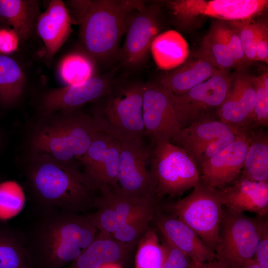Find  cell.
<instances>
[{
  "label": "cell",
  "mask_w": 268,
  "mask_h": 268,
  "mask_svg": "<svg viewBox=\"0 0 268 268\" xmlns=\"http://www.w3.org/2000/svg\"><path fill=\"white\" fill-rule=\"evenodd\" d=\"M255 259L263 268H268V221L266 217L262 224Z\"/></svg>",
  "instance_id": "obj_39"
},
{
  "label": "cell",
  "mask_w": 268,
  "mask_h": 268,
  "mask_svg": "<svg viewBox=\"0 0 268 268\" xmlns=\"http://www.w3.org/2000/svg\"><path fill=\"white\" fill-rule=\"evenodd\" d=\"M96 61L81 50L66 55L58 66V73L67 85L83 82L98 75Z\"/></svg>",
  "instance_id": "obj_28"
},
{
  "label": "cell",
  "mask_w": 268,
  "mask_h": 268,
  "mask_svg": "<svg viewBox=\"0 0 268 268\" xmlns=\"http://www.w3.org/2000/svg\"><path fill=\"white\" fill-rule=\"evenodd\" d=\"M21 235L33 268H64L79 257L99 233L86 214L35 210Z\"/></svg>",
  "instance_id": "obj_1"
},
{
  "label": "cell",
  "mask_w": 268,
  "mask_h": 268,
  "mask_svg": "<svg viewBox=\"0 0 268 268\" xmlns=\"http://www.w3.org/2000/svg\"><path fill=\"white\" fill-rule=\"evenodd\" d=\"M151 171L156 184V194L181 196L201 180L197 165L182 148L170 141L154 142Z\"/></svg>",
  "instance_id": "obj_8"
},
{
  "label": "cell",
  "mask_w": 268,
  "mask_h": 268,
  "mask_svg": "<svg viewBox=\"0 0 268 268\" xmlns=\"http://www.w3.org/2000/svg\"><path fill=\"white\" fill-rule=\"evenodd\" d=\"M164 249L155 227H149L137 244L135 268H161Z\"/></svg>",
  "instance_id": "obj_31"
},
{
  "label": "cell",
  "mask_w": 268,
  "mask_h": 268,
  "mask_svg": "<svg viewBox=\"0 0 268 268\" xmlns=\"http://www.w3.org/2000/svg\"><path fill=\"white\" fill-rule=\"evenodd\" d=\"M0 268H33L21 233L0 231Z\"/></svg>",
  "instance_id": "obj_29"
},
{
  "label": "cell",
  "mask_w": 268,
  "mask_h": 268,
  "mask_svg": "<svg viewBox=\"0 0 268 268\" xmlns=\"http://www.w3.org/2000/svg\"><path fill=\"white\" fill-rule=\"evenodd\" d=\"M144 4L137 0H87L77 19L81 50L96 62L118 56L130 16Z\"/></svg>",
  "instance_id": "obj_3"
},
{
  "label": "cell",
  "mask_w": 268,
  "mask_h": 268,
  "mask_svg": "<svg viewBox=\"0 0 268 268\" xmlns=\"http://www.w3.org/2000/svg\"><path fill=\"white\" fill-rule=\"evenodd\" d=\"M35 153L26 173L35 210L81 213L93 206L96 190L75 163Z\"/></svg>",
  "instance_id": "obj_2"
},
{
  "label": "cell",
  "mask_w": 268,
  "mask_h": 268,
  "mask_svg": "<svg viewBox=\"0 0 268 268\" xmlns=\"http://www.w3.org/2000/svg\"><path fill=\"white\" fill-rule=\"evenodd\" d=\"M159 6L145 4L129 18L126 37L118 56L123 66L137 67L147 59L152 42L159 34Z\"/></svg>",
  "instance_id": "obj_12"
},
{
  "label": "cell",
  "mask_w": 268,
  "mask_h": 268,
  "mask_svg": "<svg viewBox=\"0 0 268 268\" xmlns=\"http://www.w3.org/2000/svg\"><path fill=\"white\" fill-rule=\"evenodd\" d=\"M242 129L221 121L201 119L182 128L173 140L184 149L197 165L205 148L219 137Z\"/></svg>",
  "instance_id": "obj_20"
},
{
  "label": "cell",
  "mask_w": 268,
  "mask_h": 268,
  "mask_svg": "<svg viewBox=\"0 0 268 268\" xmlns=\"http://www.w3.org/2000/svg\"><path fill=\"white\" fill-rule=\"evenodd\" d=\"M121 147V142L113 137L103 159L88 177L96 190L103 186L117 188Z\"/></svg>",
  "instance_id": "obj_30"
},
{
  "label": "cell",
  "mask_w": 268,
  "mask_h": 268,
  "mask_svg": "<svg viewBox=\"0 0 268 268\" xmlns=\"http://www.w3.org/2000/svg\"><path fill=\"white\" fill-rule=\"evenodd\" d=\"M256 61L268 62V29L267 25L258 22L255 45Z\"/></svg>",
  "instance_id": "obj_40"
},
{
  "label": "cell",
  "mask_w": 268,
  "mask_h": 268,
  "mask_svg": "<svg viewBox=\"0 0 268 268\" xmlns=\"http://www.w3.org/2000/svg\"><path fill=\"white\" fill-rule=\"evenodd\" d=\"M167 5L182 22L200 15L237 21L251 20L267 8L268 0H175L169 1Z\"/></svg>",
  "instance_id": "obj_11"
},
{
  "label": "cell",
  "mask_w": 268,
  "mask_h": 268,
  "mask_svg": "<svg viewBox=\"0 0 268 268\" xmlns=\"http://www.w3.org/2000/svg\"><path fill=\"white\" fill-rule=\"evenodd\" d=\"M143 120L154 142L173 140L182 128L169 92L155 81L143 85Z\"/></svg>",
  "instance_id": "obj_13"
},
{
  "label": "cell",
  "mask_w": 268,
  "mask_h": 268,
  "mask_svg": "<svg viewBox=\"0 0 268 268\" xmlns=\"http://www.w3.org/2000/svg\"><path fill=\"white\" fill-rule=\"evenodd\" d=\"M232 78L228 70H220L184 94L169 92L182 128L201 119L210 110L218 109L227 96Z\"/></svg>",
  "instance_id": "obj_10"
},
{
  "label": "cell",
  "mask_w": 268,
  "mask_h": 268,
  "mask_svg": "<svg viewBox=\"0 0 268 268\" xmlns=\"http://www.w3.org/2000/svg\"><path fill=\"white\" fill-rule=\"evenodd\" d=\"M151 222L161 237L186 254L195 267H200L216 259L215 252L191 228L177 218L161 210Z\"/></svg>",
  "instance_id": "obj_16"
},
{
  "label": "cell",
  "mask_w": 268,
  "mask_h": 268,
  "mask_svg": "<svg viewBox=\"0 0 268 268\" xmlns=\"http://www.w3.org/2000/svg\"><path fill=\"white\" fill-rule=\"evenodd\" d=\"M71 18L61 0H51L41 13L36 25V34L43 41L45 58L51 62L67 41L71 32Z\"/></svg>",
  "instance_id": "obj_19"
},
{
  "label": "cell",
  "mask_w": 268,
  "mask_h": 268,
  "mask_svg": "<svg viewBox=\"0 0 268 268\" xmlns=\"http://www.w3.org/2000/svg\"><path fill=\"white\" fill-rule=\"evenodd\" d=\"M253 138L246 131L234 141L200 165L201 180L215 189L234 182L242 172Z\"/></svg>",
  "instance_id": "obj_15"
},
{
  "label": "cell",
  "mask_w": 268,
  "mask_h": 268,
  "mask_svg": "<svg viewBox=\"0 0 268 268\" xmlns=\"http://www.w3.org/2000/svg\"><path fill=\"white\" fill-rule=\"evenodd\" d=\"M234 182L231 187L219 190L223 207L235 212L268 216V182L251 181L241 177Z\"/></svg>",
  "instance_id": "obj_18"
},
{
  "label": "cell",
  "mask_w": 268,
  "mask_h": 268,
  "mask_svg": "<svg viewBox=\"0 0 268 268\" xmlns=\"http://www.w3.org/2000/svg\"><path fill=\"white\" fill-rule=\"evenodd\" d=\"M16 34L11 29L0 28V53L9 55L17 51L20 44Z\"/></svg>",
  "instance_id": "obj_41"
},
{
  "label": "cell",
  "mask_w": 268,
  "mask_h": 268,
  "mask_svg": "<svg viewBox=\"0 0 268 268\" xmlns=\"http://www.w3.org/2000/svg\"><path fill=\"white\" fill-rule=\"evenodd\" d=\"M223 207L219 191L201 181L185 198L162 204L161 210L188 226L215 252Z\"/></svg>",
  "instance_id": "obj_6"
},
{
  "label": "cell",
  "mask_w": 268,
  "mask_h": 268,
  "mask_svg": "<svg viewBox=\"0 0 268 268\" xmlns=\"http://www.w3.org/2000/svg\"><path fill=\"white\" fill-rule=\"evenodd\" d=\"M151 155L142 138L121 142L117 188L114 190L126 196L159 198L153 175L147 168Z\"/></svg>",
  "instance_id": "obj_9"
},
{
  "label": "cell",
  "mask_w": 268,
  "mask_h": 268,
  "mask_svg": "<svg viewBox=\"0 0 268 268\" xmlns=\"http://www.w3.org/2000/svg\"><path fill=\"white\" fill-rule=\"evenodd\" d=\"M239 268H263L257 262L256 260L253 258L245 262Z\"/></svg>",
  "instance_id": "obj_43"
},
{
  "label": "cell",
  "mask_w": 268,
  "mask_h": 268,
  "mask_svg": "<svg viewBox=\"0 0 268 268\" xmlns=\"http://www.w3.org/2000/svg\"><path fill=\"white\" fill-rule=\"evenodd\" d=\"M199 268H226L216 259L203 264Z\"/></svg>",
  "instance_id": "obj_42"
},
{
  "label": "cell",
  "mask_w": 268,
  "mask_h": 268,
  "mask_svg": "<svg viewBox=\"0 0 268 268\" xmlns=\"http://www.w3.org/2000/svg\"><path fill=\"white\" fill-rule=\"evenodd\" d=\"M255 91L254 121L256 126L268 125V88L263 84L262 76L253 77Z\"/></svg>",
  "instance_id": "obj_37"
},
{
  "label": "cell",
  "mask_w": 268,
  "mask_h": 268,
  "mask_svg": "<svg viewBox=\"0 0 268 268\" xmlns=\"http://www.w3.org/2000/svg\"><path fill=\"white\" fill-rule=\"evenodd\" d=\"M162 238V237H161ZM164 259L161 268H191L192 260L181 250L162 238Z\"/></svg>",
  "instance_id": "obj_38"
},
{
  "label": "cell",
  "mask_w": 268,
  "mask_h": 268,
  "mask_svg": "<svg viewBox=\"0 0 268 268\" xmlns=\"http://www.w3.org/2000/svg\"><path fill=\"white\" fill-rule=\"evenodd\" d=\"M238 30L242 50L248 62L256 61L255 45L258 29V22L250 20L231 21Z\"/></svg>",
  "instance_id": "obj_36"
},
{
  "label": "cell",
  "mask_w": 268,
  "mask_h": 268,
  "mask_svg": "<svg viewBox=\"0 0 268 268\" xmlns=\"http://www.w3.org/2000/svg\"><path fill=\"white\" fill-rule=\"evenodd\" d=\"M191 268H197V267L194 266L193 265V266L191 267Z\"/></svg>",
  "instance_id": "obj_45"
},
{
  "label": "cell",
  "mask_w": 268,
  "mask_h": 268,
  "mask_svg": "<svg viewBox=\"0 0 268 268\" xmlns=\"http://www.w3.org/2000/svg\"><path fill=\"white\" fill-rule=\"evenodd\" d=\"M26 78L20 64L9 55L0 53V104L13 105L21 98Z\"/></svg>",
  "instance_id": "obj_26"
},
{
  "label": "cell",
  "mask_w": 268,
  "mask_h": 268,
  "mask_svg": "<svg viewBox=\"0 0 268 268\" xmlns=\"http://www.w3.org/2000/svg\"><path fill=\"white\" fill-rule=\"evenodd\" d=\"M49 119L34 132L31 145L37 153L58 160L75 163L85 153L100 132L93 117L76 110L62 111Z\"/></svg>",
  "instance_id": "obj_4"
},
{
  "label": "cell",
  "mask_w": 268,
  "mask_h": 268,
  "mask_svg": "<svg viewBox=\"0 0 268 268\" xmlns=\"http://www.w3.org/2000/svg\"><path fill=\"white\" fill-rule=\"evenodd\" d=\"M143 85L134 83L112 91L92 115L100 132L123 142L142 138Z\"/></svg>",
  "instance_id": "obj_5"
},
{
  "label": "cell",
  "mask_w": 268,
  "mask_h": 268,
  "mask_svg": "<svg viewBox=\"0 0 268 268\" xmlns=\"http://www.w3.org/2000/svg\"><path fill=\"white\" fill-rule=\"evenodd\" d=\"M267 217L253 218L223 207L216 259L226 268H239L254 258L263 222Z\"/></svg>",
  "instance_id": "obj_7"
},
{
  "label": "cell",
  "mask_w": 268,
  "mask_h": 268,
  "mask_svg": "<svg viewBox=\"0 0 268 268\" xmlns=\"http://www.w3.org/2000/svg\"><path fill=\"white\" fill-rule=\"evenodd\" d=\"M130 251L111 235L99 232L86 249L65 268H99L111 263L122 266Z\"/></svg>",
  "instance_id": "obj_23"
},
{
  "label": "cell",
  "mask_w": 268,
  "mask_h": 268,
  "mask_svg": "<svg viewBox=\"0 0 268 268\" xmlns=\"http://www.w3.org/2000/svg\"><path fill=\"white\" fill-rule=\"evenodd\" d=\"M241 177L254 182L268 180V140L262 132L253 134L246 154Z\"/></svg>",
  "instance_id": "obj_27"
},
{
  "label": "cell",
  "mask_w": 268,
  "mask_h": 268,
  "mask_svg": "<svg viewBox=\"0 0 268 268\" xmlns=\"http://www.w3.org/2000/svg\"><path fill=\"white\" fill-rule=\"evenodd\" d=\"M252 78L242 69L233 74L227 96L217 109L220 121L246 129L254 123L255 91Z\"/></svg>",
  "instance_id": "obj_17"
},
{
  "label": "cell",
  "mask_w": 268,
  "mask_h": 268,
  "mask_svg": "<svg viewBox=\"0 0 268 268\" xmlns=\"http://www.w3.org/2000/svg\"><path fill=\"white\" fill-rule=\"evenodd\" d=\"M220 70L206 60L199 57L161 75L155 81L161 87L178 95L184 94Z\"/></svg>",
  "instance_id": "obj_21"
},
{
  "label": "cell",
  "mask_w": 268,
  "mask_h": 268,
  "mask_svg": "<svg viewBox=\"0 0 268 268\" xmlns=\"http://www.w3.org/2000/svg\"><path fill=\"white\" fill-rule=\"evenodd\" d=\"M160 211H148L134 215L123 222L111 235L131 251L137 245L154 216Z\"/></svg>",
  "instance_id": "obj_32"
},
{
  "label": "cell",
  "mask_w": 268,
  "mask_h": 268,
  "mask_svg": "<svg viewBox=\"0 0 268 268\" xmlns=\"http://www.w3.org/2000/svg\"><path fill=\"white\" fill-rule=\"evenodd\" d=\"M99 268H123L122 266L117 264H107L103 265Z\"/></svg>",
  "instance_id": "obj_44"
},
{
  "label": "cell",
  "mask_w": 268,
  "mask_h": 268,
  "mask_svg": "<svg viewBox=\"0 0 268 268\" xmlns=\"http://www.w3.org/2000/svg\"><path fill=\"white\" fill-rule=\"evenodd\" d=\"M38 1L0 0V23L2 27L12 30L20 43L36 34V25L41 14Z\"/></svg>",
  "instance_id": "obj_22"
},
{
  "label": "cell",
  "mask_w": 268,
  "mask_h": 268,
  "mask_svg": "<svg viewBox=\"0 0 268 268\" xmlns=\"http://www.w3.org/2000/svg\"><path fill=\"white\" fill-rule=\"evenodd\" d=\"M150 51L157 67L165 70L183 64L189 53L187 41L179 33L173 30L159 34L152 42Z\"/></svg>",
  "instance_id": "obj_24"
},
{
  "label": "cell",
  "mask_w": 268,
  "mask_h": 268,
  "mask_svg": "<svg viewBox=\"0 0 268 268\" xmlns=\"http://www.w3.org/2000/svg\"><path fill=\"white\" fill-rule=\"evenodd\" d=\"M199 56L220 70L237 67L228 48L211 30L204 37Z\"/></svg>",
  "instance_id": "obj_33"
},
{
  "label": "cell",
  "mask_w": 268,
  "mask_h": 268,
  "mask_svg": "<svg viewBox=\"0 0 268 268\" xmlns=\"http://www.w3.org/2000/svg\"><path fill=\"white\" fill-rule=\"evenodd\" d=\"M114 86L110 75L106 74L97 75L79 84L53 89L43 96L40 110L45 116L76 110L87 102L105 97Z\"/></svg>",
  "instance_id": "obj_14"
},
{
  "label": "cell",
  "mask_w": 268,
  "mask_h": 268,
  "mask_svg": "<svg viewBox=\"0 0 268 268\" xmlns=\"http://www.w3.org/2000/svg\"><path fill=\"white\" fill-rule=\"evenodd\" d=\"M100 195L94 201L113 209L124 222L129 218L146 211L161 210L160 198L124 195L107 186L101 187Z\"/></svg>",
  "instance_id": "obj_25"
},
{
  "label": "cell",
  "mask_w": 268,
  "mask_h": 268,
  "mask_svg": "<svg viewBox=\"0 0 268 268\" xmlns=\"http://www.w3.org/2000/svg\"><path fill=\"white\" fill-rule=\"evenodd\" d=\"M211 30L228 48L237 67L246 64L238 30L231 23L217 22Z\"/></svg>",
  "instance_id": "obj_34"
},
{
  "label": "cell",
  "mask_w": 268,
  "mask_h": 268,
  "mask_svg": "<svg viewBox=\"0 0 268 268\" xmlns=\"http://www.w3.org/2000/svg\"><path fill=\"white\" fill-rule=\"evenodd\" d=\"M22 189L16 183L6 181L0 183V218L12 216L21 203Z\"/></svg>",
  "instance_id": "obj_35"
}]
</instances>
